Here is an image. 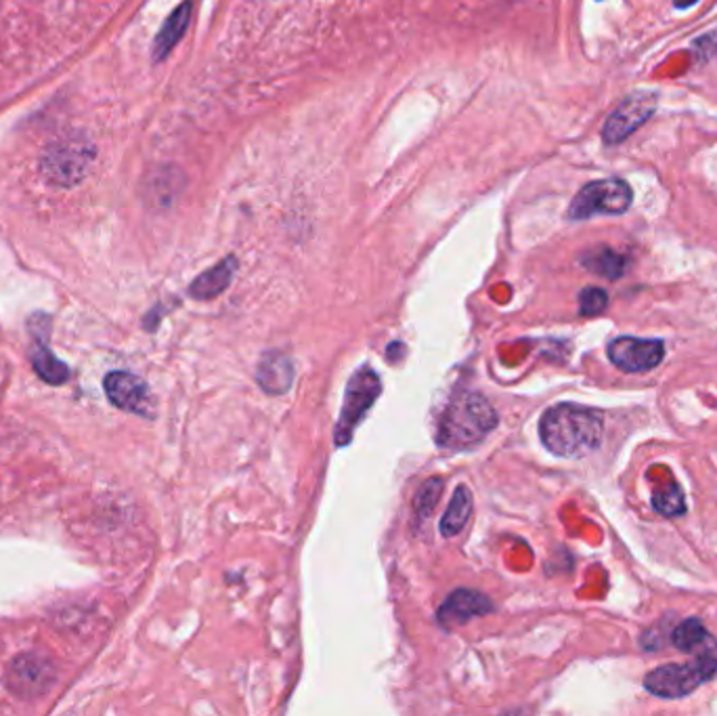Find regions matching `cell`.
I'll use <instances>...</instances> for the list:
<instances>
[{
	"label": "cell",
	"instance_id": "5b68a950",
	"mask_svg": "<svg viewBox=\"0 0 717 716\" xmlns=\"http://www.w3.org/2000/svg\"><path fill=\"white\" fill-rule=\"evenodd\" d=\"M380 376L372 369H361L353 374V378L346 385L344 393V406L340 412V423L336 427V444L346 446L353 437V430L358 425V421L365 416V412L372 408L378 399Z\"/></svg>",
	"mask_w": 717,
	"mask_h": 716
},
{
	"label": "cell",
	"instance_id": "52a82bcc",
	"mask_svg": "<svg viewBox=\"0 0 717 716\" xmlns=\"http://www.w3.org/2000/svg\"><path fill=\"white\" fill-rule=\"evenodd\" d=\"M665 357V345L658 339L619 336L609 345V360L623 372L642 374L657 369Z\"/></svg>",
	"mask_w": 717,
	"mask_h": 716
},
{
	"label": "cell",
	"instance_id": "d6986e66",
	"mask_svg": "<svg viewBox=\"0 0 717 716\" xmlns=\"http://www.w3.org/2000/svg\"><path fill=\"white\" fill-rule=\"evenodd\" d=\"M443 488H445L443 479H438V477L426 481L419 488L418 496H416V515H418L419 521H424V519H428L433 515L435 507L438 505V498L443 494Z\"/></svg>",
	"mask_w": 717,
	"mask_h": 716
},
{
	"label": "cell",
	"instance_id": "ac0fdd59",
	"mask_svg": "<svg viewBox=\"0 0 717 716\" xmlns=\"http://www.w3.org/2000/svg\"><path fill=\"white\" fill-rule=\"evenodd\" d=\"M34 369L46 383H53V385L65 383L70 376V370L65 369L60 360L53 357L51 351H46V349H39L34 353Z\"/></svg>",
	"mask_w": 717,
	"mask_h": 716
},
{
	"label": "cell",
	"instance_id": "7c38bea8",
	"mask_svg": "<svg viewBox=\"0 0 717 716\" xmlns=\"http://www.w3.org/2000/svg\"><path fill=\"white\" fill-rule=\"evenodd\" d=\"M238 271V261L233 257H227L225 261H220L219 266L208 269L206 273H201L198 280L189 287V294L194 299H217L220 292H225L233 276Z\"/></svg>",
	"mask_w": 717,
	"mask_h": 716
},
{
	"label": "cell",
	"instance_id": "e0dca14e",
	"mask_svg": "<svg viewBox=\"0 0 717 716\" xmlns=\"http://www.w3.org/2000/svg\"><path fill=\"white\" fill-rule=\"evenodd\" d=\"M653 509L665 517H679L686 511L684 494L676 484H667L653 494Z\"/></svg>",
	"mask_w": 717,
	"mask_h": 716
},
{
	"label": "cell",
	"instance_id": "7a4b0ae2",
	"mask_svg": "<svg viewBox=\"0 0 717 716\" xmlns=\"http://www.w3.org/2000/svg\"><path fill=\"white\" fill-rule=\"evenodd\" d=\"M498 427V414L493 406L478 393H464L445 409L438 425V446L445 448H470L480 444Z\"/></svg>",
	"mask_w": 717,
	"mask_h": 716
},
{
	"label": "cell",
	"instance_id": "3957f363",
	"mask_svg": "<svg viewBox=\"0 0 717 716\" xmlns=\"http://www.w3.org/2000/svg\"><path fill=\"white\" fill-rule=\"evenodd\" d=\"M717 675V643L711 639L688 664H665L644 678L646 692L665 699L690 696L703 683Z\"/></svg>",
	"mask_w": 717,
	"mask_h": 716
},
{
	"label": "cell",
	"instance_id": "6da1fadb",
	"mask_svg": "<svg viewBox=\"0 0 717 716\" xmlns=\"http://www.w3.org/2000/svg\"><path fill=\"white\" fill-rule=\"evenodd\" d=\"M600 412L579 404H558L541 416L539 435L548 450L562 458H583L602 444Z\"/></svg>",
	"mask_w": 717,
	"mask_h": 716
},
{
	"label": "cell",
	"instance_id": "44dd1931",
	"mask_svg": "<svg viewBox=\"0 0 717 716\" xmlns=\"http://www.w3.org/2000/svg\"><path fill=\"white\" fill-rule=\"evenodd\" d=\"M698 0H676L677 9H684V7H693Z\"/></svg>",
	"mask_w": 717,
	"mask_h": 716
},
{
	"label": "cell",
	"instance_id": "277c9868",
	"mask_svg": "<svg viewBox=\"0 0 717 716\" xmlns=\"http://www.w3.org/2000/svg\"><path fill=\"white\" fill-rule=\"evenodd\" d=\"M634 200L632 187L619 179H602L588 184L569 206V219L581 221L594 215H621Z\"/></svg>",
	"mask_w": 717,
	"mask_h": 716
},
{
	"label": "cell",
	"instance_id": "9c48e42d",
	"mask_svg": "<svg viewBox=\"0 0 717 716\" xmlns=\"http://www.w3.org/2000/svg\"><path fill=\"white\" fill-rule=\"evenodd\" d=\"M489 612H493V603L489 601V596L477 591L459 589L456 593L449 594L447 601L438 608V622L445 629H456Z\"/></svg>",
	"mask_w": 717,
	"mask_h": 716
},
{
	"label": "cell",
	"instance_id": "30bf717a",
	"mask_svg": "<svg viewBox=\"0 0 717 716\" xmlns=\"http://www.w3.org/2000/svg\"><path fill=\"white\" fill-rule=\"evenodd\" d=\"M49 671H51V664L39 655H21L13 662V666L9 671V685L13 692H18L21 696H34L49 685V681H51Z\"/></svg>",
	"mask_w": 717,
	"mask_h": 716
},
{
	"label": "cell",
	"instance_id": "4fadbf2b",
	"mask_svg": "<svg viewBox=\"0 0 717 716\" xmlns=\"http://www.w3.org/2000/svg\"><path fill=\"white\" fill-rule=\"evenodd\" d=\"M472 507H475L472 491H470L468 486H459L458 490L454 491V498H451L447 511H445L443 519H440V533L445 538L458 536L466 528V523L470 521Z\"/></svg>",
	"mask_w": 717,
	"mask_h": 716
},
{
	"label": "cell",
	"instance_id": "8fae6325",
	"mask_svg": "<svg viewBox=\"0 0 717 716\" xmlns=\"http://www.w3.org/2000/svg\"><path fill=\"white\" fill-rule=\"evenodd\" d=\"M257 378H259L262 390L279 395V393L290 390L292 378H294V366L285 355L269 353L262 357V362L259 364Z\"/></svg>",
	"mask_w": 717,
	"mask_h": 716
},
{
	"label": "cell",
	"instance_id": "ba28073f",
	"mask_svg": "<svg viewBox=\"0 0 717 716\" xmlns=\"http://www.w3.org/2000/svg\"><path fill=\"white\" fill-rule=\"evenodd\" d=\"M103 387L116 408L135 412L141 416H152L154 399L149 387L141 381L139 376L131 372H110L105 376Z\"/></svg>",
	"mask_w": 717,
	"mask_h": 716
},
{
	"label": "cell",
	"instance_id": "2e32d148",
	"mask_svg": "<svg viewBox=\"0 0 717 716\" xmlns=\"http://www.w3.org/2000/svg\"><path fill=\"white\" fill-rule=\"evenodd\" d=\"M709 641H711V636H709L707 629L703 626V622L697 618L679 622L674 629V633H672V643L676 645L679 652H698Z\"/></svg>",
	"mask_w": 717,
	"mask_h": 716
},
{
	"label": "cell",
	"instance_id": "ffe728a7",
	"mask_svg": "<svg viewBox=\"0 0 717 716\" xmlns=\"http://www.w3.org/2000/svg\"><path fill=\"white\" fill-rule=\"evenodd\" d=\"M609 308V294L602 288L590 287L579 294V313L581 315H598Z\"/></svg>",
	"mask_w": 717,
	"mask_h": 716
},
{
	"label": "cell",
	"instance_id": "9a60e30c",
	"mask_svg": "<svg viewBox=\"0 0 717 716\" xmlns=\"http://www.w3.org/2000/svg\"><path fill=\"white\" fill-rule=\"evenodd\" d=\"M581 263L585 269L594 271L596 276H602L606 280H619L625 269H627V261L625 257H621L615 250L606 248V246H600V248H594L590 252L583 255Z\"/></svg>",
	"mask_w": 717,
	"mask_h": 716
},
{
	"label": "cell",
	"instance_id": "5bb4252c",
	"mask_svg": "<svg viewBox=\"0 0 717 716\" xmlns=\"http://www.w3.org/2000/svg\"><path fill=\"white\" fill-rule=\"evenodd\" d=\"M189 15H191V2H183L179 9L166 20L164 28L159 30L156 44H154L156 60H164L170 53V49L180 41V37L185 34V30L189 25Z\"/></svg>",
	"mask_w": 717,
	"mask_h": 716
},
{
	"label": "cell",
	"instance_id": "8992f818",
	"mask_svg": "<svg viewBox=\"0 0 717 716\" xmlns=\"http://www.w3.org/2000/svg\"><path fill=\"white\" fill-rule=\"evenodd\" d=\"M657 107V95L651 91H637L627 100L619 103L617 110L609 116L602 128L604 144L615 145L625 142L634 131L646 123Z\"/></svg>",
	"mask_w": 717,
	"mask_h": 716
}]
</instances>
